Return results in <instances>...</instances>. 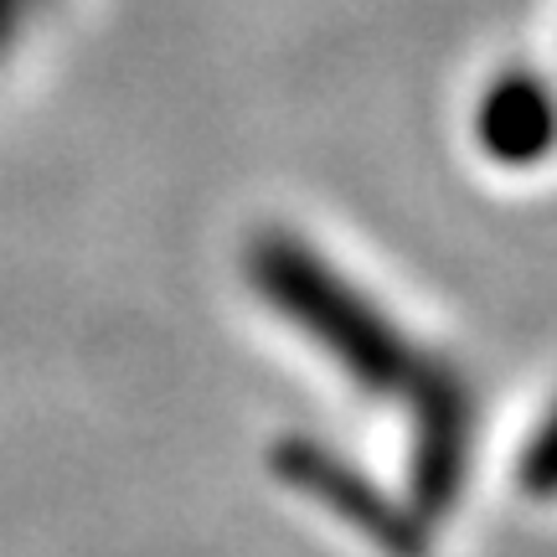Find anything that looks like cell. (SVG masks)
I'll use <instances>...</instances> for the list:
<instances>
[{
	"instance_id": "obj_2",
	"label": "cell",
	"mask_w": 557,
	"mask_h": 557,
	"mask_svg": "<svg viewBox=\"0 0 557 557\" xmlns=\"http://www.w3.org/2000/svg\"><path fill=\"white\" fill-rule=\"evenodd\" d=\"M413 413V449H408V500L418 521H438L455 511L470 480L475 449V403L449 361H434L429 377L408 398Z\"/></svg>"
},
{
	"instance_id": "obj_1",
	"label": "cell",
	"mask_w": 557,
	"mask_h": 557,
	"mask_svg": "<svg viewBox=\"0 0 557 557\" xmlns=\"http://www.w3.org/2000/svg\"><path fill=\"white\" fill-rule=\"evenodd\" d=\"M248 278L269 299V310H278L305 341H315L367 398L408 403L438 361L295 233H259L248 248Z\"/></svg>"
},
{
	"instance_id": "obj_3",
	"label": "cell",
	"mask_w": 557,
	"mask_h": 557,
	"mask_svg": "<svg viewBox=\"0 0 557 557\" xmlns=\"http://www.w3.org/2000/svg\"><path fill=\"white\" fill-rule=\"evenodd\" d=\"M269 465L305 500L336 511L341 521H351L357 532H367L382 547H393V553H418L423 547V521L413 517V506H398L382 485H372L361 475L351 459H341L336 449H325V444H315L305 434H289L274 444Z\"/></svg>"
},
{
	"instance_id": "obj_7",
	"label": "cell",
	"mask_w": 557,
	"mask_h": 557,
	"mask_svg": "<svg viewBox=\"0 0 557 557\" xmlns=\"http://www.w3.org/2000/svg\"><path fill=\"white\" fill-rule=\"evenodd\" d=\"M26 5H41V0H26Z\"/></svg>"
},
{
	"instance_id": "obj_5",
	"label": "cell",
	"mask_w": 557,
	"mask_h": 557,
	"mask_svg": "<svg viewBox=\"0 0 557 557\" xmlns=\"http://www.w3.org/2000/svg\"><path fill=\"white\" fill-rule=\"evenodd\" d=\"M517 485L527 491V496H537V500L557 496V403L547 408V418L537 423V434L527 438V449H521Z\"/></svg>"
},
{
	"instance_id": "obj_4",
	"label": "cell",
	"mask_w": 557,
	"mask_h": 557,
	"mask_svg": "<svg viewBox=\"0 0 557 557\" xmlns=\"http://www.w3.org/2000/svg\"><path fill=\"white\" fill-rule=\"evenodd\" d=\"M475 139L496 165H511V171L553 156L557 94L547 88V78L527 73V67H511V73L485 83V94L475 103Z\"/></svg>"
},
{
	"instance_id": "obj_6",
	"label": "cell",
	"mask_w": 557,
	"mask_h": 557,
	"mask_svg": "<svg viewBox=\"0 0 557 557\" xmlns=\"http://www.w3.org/2000/svg\"><path fill=\"white\" fill-rule=\"evenodd\" d=\"M21 16H26V0H0V58L11 52V41L21 32Z\"/></svg>"
}]
</instances>
